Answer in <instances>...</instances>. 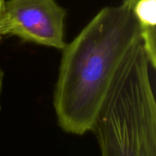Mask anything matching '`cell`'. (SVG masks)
Returning <instances> with one entry per match:
<instances>
[{
  "label": "cell",
  "mask_w": 156,
  "mask_h": 156,
  "mask_svg": "<svg viewBox=\"0 0 156 156\" xmlns=\"http://www.w3.org/2000/svg\"><path fill=\"white\" fill-rule=\"evenodd\" d=\"M3 78H4V73L0 68V98H1V92L2 88V83H3ZM0 110H1V105H0Z\"/></svg>",
  "instance_id": "8992f818"
},
{
  "label": "cell",
  "mask_w": 156,
  "mask_h": 156,
  "mask_svg": "<svg viewBox=\"0 0 156 156\" xmlns=\"http://www.w3.org/2000/svg\"><path fill=\"white\" fill-rule=\"evenodd\" d=\"M138 1H140V0H123V3H124L125 5H128L131 9H132L133 7L135 5V4Z\"/></svg>",
  "instance_id": "5b68a950"
},
{
  "label": "cell",
  "mask_w": 156,
  "mask_h": 156,
  "mask_svg": "<svg viewBox=\"0 0 156 156\" xmlns=\"http://www.w3.org/2000/svg\"><path fill=\"white\" fill-rule=\"evenodd\" d=\"M66 11L56 0H5L1 33L62 50Z\"/></svg>",
  "instance_id": "3957f363"
},
{
  "label": "cell",
  "mask_w": 156,
  "mask_h": 156,
  "mask_svg": "<svg viewBox=\"0 0 156 156\" xmlns=\"http://www.w3.org/2000/svg\"><path fill=\"white\" fill-rule=\"evenodd\" d=\"M5 0H0V41H1L2 35L1 33V26H2V18L3 9H4V5Z\"/></svg>",
  "instance_id": "277c9868"
},
{
  "label": "cell",
  "mask_w": 156,
  "mask_h": 156,
  "mask_svg": "<svg viewBox=\"0 0 156 156\" xmlns=\"http://www.w3.org/2000/svg\"><path fill=\"white\" fill-rule=\"evenodd\" d=\"M141 41L138 21L128 5L107 6L62 50L53 106L66 133L91 132L117 70Z\"/></svg>",
  "instance_id": "6da1fadb"
},
{
  "label": "cell",
  "mask_w": 156,
  "mask_h": 156,
  "mask_svg": "<svg viewBox=\"0 0 156 156\" xmlns=\"http://www.w3.org/2000/svg\"><path fill=\"white\" fill-rule=\"evenodd\" d=\"M151 66L129 55L117 70L91 132L101 156H156V102Z\"/></svg>",
  "instance_id": "7a4b0ae2"
}]
</instances>
